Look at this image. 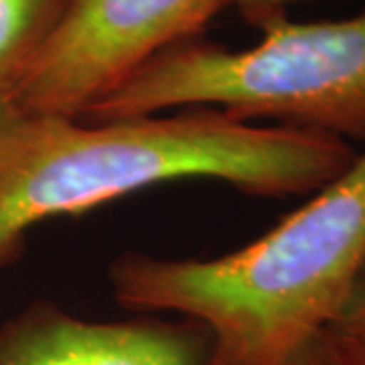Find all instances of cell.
Returning <instances> with one entry per match:
<instances>
[{
	"mask_svg": "<svg viewBox=\"0 0 365 365\" xmlns=\"http://www.w3.org/2000/svg\"><path fill=\"white\" fill-rule=\"evenodd\" d=\"M359 150L323 132L260 126L213 108L83 120L0 102V266L47 220L173 181L252 197L313 195Z\"/></svg>",
	"mask_w": 365,
	"mask_h": 365,
	"instance_id": "1",
	"label": "cell"
},
{
	"mask_svg": "<svg viewBox=\"0 0 365 365\" xmlns=\"http://www.w3.org/2000/svg\"><path fill=\"white\" fill-rule=\"evenodd\" d=\"M365 264V148L270 232L215 258L128 252L114 299L205 327L217 365H276L323 333Z\"/></svg>",
	"mask_w": 365,
	"mask_h": 365,
	"instance_id": "2",
	"label": "cell"
},
{
	"mask_svg": "<svg viewBox=\"0 0 365 365\" xmlns=\"http://www.w3.org/2000/svg\"><path fill=\"white\" fill-rule=\"evenodd\" d=\"M262 39L227 49L199 37L155 55L83 120L150 116L213 108L230 116L337 136L365 148V13L297 23L260 21Z\"/></svg>",
	"mask_w": 365,
	"mask_h": 365,
	"instance_id": "3",
	"label": "cell"
},
{
	"mask_svg": "<svg viewBox=\"0 0 365 365\" xmlns=\"http://www.w3.org/2000/svg\"><path fill=\"white\" fill-rule=\"evenodd\" d=\"M223 0H76L39 59L0 102L81 118L155 55L195 39Z\"/></svg>",
	"mask_w": 365,
	"mask_h": 365,
	"instance_id": "4",
	"label": "cell"
},
{
	"mask_svg": "<svg viewBox=\"0 0 365 365\" xmlns=\"http://www.w3.org/2000/svg\"><path fill=\"white\" fill-rule=\"evenodd\" d=\"M0 365H217L199 323L140 314L100 321L33 302L0 325Z\"/></svg>",
	"mask_w": 365,
	"mask_h": 365,
	"instance_id": "5",
	"label": "cell"
},
{
	"mask_svg": "<svg viewBox=\"0 0 365 365\" xmlns=\"http://www.w3.org/2000/svg\"><path fill=\"white\" fill-rule=\"evenodd\" d=\"M76 0H0V100L39 59Z\"/></svg>",
	"mask_w": 365,
	"mask_h": 365,
	"instance_id": "6",
	"label": "cell"
},
{
	"mask_svg": "<svg viewBox=\"0 0 365 365\" xmlns=\"http://www.w3.org/2000/svg\"><path fill=\"white\" fill-rule=\"evenodd\" d=\"M323 333L347 364L365 365V264Z\"/></svg>",
	"mask_w": 365,
	"mask_h": 365,
	"instance_id": "7",
	"label": "cell"
},
{
	"mask_svg": "<svg viewBox=\"0 0 365 365\" xmlns=\"http://www.w3.org/2000/svg\"><path fill=\"white\" fill-rule=\"evenodd\" d=\"M276 365H349L335 347L329 343L325 333L314 335L313 339L302 343L294 351L287 355L280 364Z\"/></svg>",
	"mask_w": 365,
	"mask_h": 365,
	"instance_id": "8",
	"label": "cell"
},
{
	"mask_svg": "<svg viewBox=\"0 0 365 365\" xmlns=\"http://www.w3.org/2000/svg\"><path fill=\"white\" fill-rule=\"evenodd\" d=\"M307 2V0H223V6H232L244 14L252 25H258L260 21L272 16V14L287 13L290 4Z\"/></svg>",
	"mask_w": 365,
	"mask_h": 365,
	"instance_id": "9",
	"label": "cell"
}]
</instances>
